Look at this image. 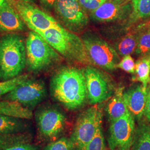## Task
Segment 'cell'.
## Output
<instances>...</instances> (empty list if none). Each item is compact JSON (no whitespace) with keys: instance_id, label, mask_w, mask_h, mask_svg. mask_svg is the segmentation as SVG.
Masks as SVG:
<instances>
[{"instance_id":"cell-1","label":"cell","mask_w":150,"mask_h":150,"mask_svg":"<svg viewBox=\"0 0 150 150\" xmlns=\"http://www.w3.org/2000/svg\"><path fill=\"white\" fill-rule=\"evenodd\" d=\"M50 88L54 99L70 110L82 107L87 98L84 72L74 67L57 70L51 79Z\"/></svg>"},{"instance_id":"cell-2","label":"cell","mask_w":150,"mask_h":150,"mask_svg":"<svg viewBox=\"0 0 150 150\" xmlns=\"http://www.w3.org/2000/svg\"><path fill=\"white\" fill-rule=\"evenodd\" d=\"M26 66V39L20 33L0 36V81L21 75Z\"/></svg>"},{"instance_id":"cell-3","label":"cell","mask_w":150,"mask_h":150,"mask_svg":"<svg viewBox=\"0 0 150 150\" xmlns=\"http://www.w3.org/2000/svg\"><path fill=\"white\" fill-rule=\"evenodd\" d=\"M65 59L82 64H91L82 38L61 23L37 32Z\"/></svg>"},{"instance_id":"cell-4","label":"cell","mask_w":150,"mask_h":150,"mask_svg":"<svg viewBox=\"0 0 150 150\" xmlns=\"http://www.w3.org/2000/svg\"><path fill=\"white\" fill-rule=\"evenodd\" d=\"M27 71L38 74L58 64L62 56L37 32L30 30L26 38Z\"/></svg>"},{"instance_id":"cell-5","label":"cell","mask_w":150,"mask_h":150,"mask_svg":"<svg viewBox=\"0 0 150 150\" xmlns=\"http://www.w3.org/2000/svg\"><path fill=\"white\" fill-rule=\"evenodd\" d=\"M102 123V111L97 106L89 107L80 114L70 138L73 150H86Z\"/></svg>"},{"instance_id":"cell-6","label":"cell","mask_w":150,"mask_h":150,"mask_svg":"<svg viewBox=\"0 0 150 150\" xmlns=\"http://www.w3.org/2000/svg\"><path fill=\"white\" fill-rule=\"evenodd\" d=\"M38 132L43 139L54 141L64 131L66 117L61 110L52 106L39 107L35 114Z\"/></svg>"},{"instance_id":"cell-7","label":"cell","mask_w":150,"mask_h":150,"mask_svg":"<svg viewBox=\"0 0 150 150\" xmlns=\"http://www.w3.org/2000/svg\"><path fill=\"white\" fill-rule=\"evenodd\" d=\"M82 40L92 64L106 70L117 68L121 59L115 48L111 45L93 34H86Z\"/></svg>"},{"instance_id":"cell-8","label":"cell","mask_w":150,"mask_h":150,"mask_svg":"<svg viewBox=\"0 0 150 150\" xmlns=\"http://www.w3.org/2000/svg\"><path fill=\"white\" fill-rule=\"evenodd\" d=\"M47 96L45 82L29 77L2 97L3 100L15 101L32 111Z\"/></svg>"},{"instance_id":"cell-9","label":"cell","mask_w":150,"mask_h":150,"mask_svg":"<svg viewBox=\"0 0 150 150\" xmlns=\"http://www.w3.org/2000/svg\"><path fill=\"white\" fill-rule=\"evenodd\" d=\"M54 10L59 23L72 32H80L88 24V17L79 0H57Z\"/></svg>"},{"instance_id":"cell-10","label":"cell","mask_w":150,"mask_h":150,"mask_svg":"<svg viewBox=\"0 0 150 150\" xmlns=\"http://www.w3.org/2000/svg\"><path fill=\"white\" fill-rule=\"evenodd\" d=\"M26 23L28 29L35 32L43 31L60 24L47 12L33 3L21 0H7Z\"/></svg>"},{"instance_id":"cell-11","label":"cell","mask_w":150,"mask_h":150,"mask_svg":"<svg viewBox=\"0 0 150 150\" xmlns=\"http://www.w3.org/2000/svg\"><path fill=\"white\" fill-rule=\"evenodd\" d=\"M131 113L110 122L108 143L111 150H131L135 133Z\"/></svg>"},{"instance_id":"cell-12","label":"cell","mask_w":150,"mask_h":150,"mask_svg":"<svg viewBox=\"0 0 150 150\" xmlns=\"http://www.w3.org/2000/svg\"><path fill=\"white\" fill-rule=\"evenodd\" d=\"M84 75L87 98L91 104L101 103L113 94L112 83L101 71L89 66L86 67Z\"/></svg>"},{"instance_id":"cell-13","label":"cell","mask_w":150,"mask_h":150,"mask_svg":"<svg viewBox=\"0 0 150 150\" xmlns=\"http://www.w3.org/2000/svg\"><path fill=\"white\" fill-rule=\"evenodd\" d=\"M131 4L120 3L115 0H107L96 10L92 11L91 17L95 21L108 22L121 20L130 16Z\"/></svg>"},{"instance_id":"cell-14","label":"cell","mask_w":150,"mask_h":150,"mask_svg":"<svg viewBox=\"0 0 150 150\" xmlns=\"http://www.w3.org/2000/svg\"><path fill=\"white\" fill-rule=\"evenodd\" d=\"M28 28L16 10L7 0H0V34L21 33Z\"/></svg>"},{"instance_id":"cell-15","label":"cell","mask_w":150,"mask_h":150,"mask_svg":"<svg viewBox=\"0 0 150 150\" xmlns=\"http://www.w3.org/2000/svg\"><path fill=\"white\" fill-rule=\"evenodd\" d=\"M148 96L147 87L139 85L123 92L129 111L134 118L140 120L144 115Z\"/></svg>"},{"instance_id":"cell-16","label":"cell","mask_w":150,"mask_h":150,"mask_svg":"<svg viewBox=\"0 0 150 150\" xmlns=\"http://www.w3.org/2000/svg\"><path fill=\"white\" fill-rule=\"evenodd\" d=\"M106 111L110 122L130 113L124 100L123 88H118L113 93L107 104Z\"/></svg>"},{"instance_id":"cell-17","label":"cell","mask_w":150,"mask_h":150,"mask_svg":"<svg viewBox=\"0 0 150 150\" xmlns=\"http://www.w3.org/2000/svg\"><path fill=\"white\" fill-rule=\"evenodd\" d=\"M25 118L0 115V134H16L25 132L28 129Z\"/></svg>"},{"instance_id":"cell-18","label":"cell","mask_w":150,"mask_h":150,"mask_svg":"<svg viewBox=\"0 0 150 150\" xmlns=\"http://www.w3.org/2000/svg\"><path fill=\"white\" fill-rule=\"evenodd\" d=\"M0 115L25 119H31L33 117L31 110L22 106L18 102L7 100L0 101Z\"/></svg>"},{"instance_id":"cell-19","label":"cell","mask_w":150,"mask_h":150,"mask_svg":"<svg viewBox=\"0 0 150 150\" xmlns=\"http://www.w3.org/2000/svg\"><path fill=\"white\" fill-rule=\"evenodd\" d=\"M131 150H150V125L143 123L136 129Z\"/></svg>"},{"instance_id":"cell-20","label":"cell","mask_w":150,"mask_h":150,"mask_svg":"<svg viewBox=\"0 0 150 150\" xmlns=\"http://www.w3.org/2000/svg\"><path fill=\"white\" fill-rule=\"evenodd\" d=\"M139 35L138 33H128L121 38L116 43L115 50L119 56L124 57L132 54L137 47Z\"/></svg>"},{"instance_id":"cell-21","label":"cell","mask_w":150,"mask_h":150,"mask_svg":"<svg viewBox=\"0 0 150 150\" xmlns=\"http://www.w3.org/2000/svg\"><path fill=\"white\" fill-rule=\"evenodd\" d=\"M133 80L147 87L150 82V56L141 57L136 62Z\"/></svg>"},{"instance_id":"cell-22","label":"cell","mask_w":150,"mask_h":150,"mask_svg":"<svg viewBox=\"0 0 150 150\" xmlns=\"http://www.w3.org/2000/svg\"><path fill=\"white\" fill-rule=\"evenodd\" d=\"M32 139V134L26 132L16 134H0V150L17 144L31 142Z\"/></svg>"},{"instance_id":"cell-23","label":"cell","mask_w":150,"mask_h":150,"mask_svg":"<svg viewBox=\"0 0 150 150\" xmlns=\"http://www.w3.org/2000/svg\"><path fill=\"white\" fill-rule=\"evenodd\" d=\"M131 20L137 21L145 19L150 16V0H132Z\"/></svg>"},{"instance_id":"cell-24","label":"cell","mask_w":150,"mask_h":150,"mask_svg":"<svg viewBox=\"0 0 150 150\" xmlns=\"http://www.w3.org/2000/svg\"><path fill=\"white\" fill-rule=\"evenodd\" d=\"M30 77L27 74L19 75L11 80L0 81V98L13 90L16 86L26 80Z\"/></svg>"},{"instance_id":"cell-25","label":"cell","mask_w":150,"mask_h":150,"mask_svg":"<svg viewBox=\"0 0 150 150\" xmlns=\"http://www.w3.org/2000/svg\"><path fill=\"white\" fill-rule=\"evenodd\" d=\"M135 51L136 53L141 56V57L150 56V30L149 29L139 35Z\"/></svg>"},{"instance_id":"cell-26","label":"cell","mask_w":150,"mask_h":150,"mask_svg":"<svg viewBox=\"0 0 150 150\" xmlns=\"http://www.w3.org/2000/svg\"><path fill=\"white\" fill-rule=\"evenodd\" d=\"M106 143L102 133V127L98 129L93 139L88 144L86 150H105Z\"/></svg>"},{"instance_id":"cell-27","label":"cell","mask_w":150,"mask_h":150,"mask_svg":"<svg viewBox=\"0 0 150 150\" xmlns=\"http://www.w3.org/2000/svg\"><path fill=\"white\" fill-rule=\"evenodd\" d=\"M43 150H73L70 139L61 137L47 145Z\"/></svg>"},{"instance_id":"cell-28","label":"cell","mask_w":150,"mask_h":150,"mask_svg":"<svg viewBox=\"0 0 150 150\" xmlns=\"http://www.w3.org/2000/svg\"><path fill=\"white\" fill-rule=\"evenodd\" d=\"M117 68H120L127 72L134 74L135 71L134 60L130 55L125 56L119 62L117 65Z\"/></svg>"},{"instance_id":"cell-29","label":"cell","mask_w":150,"mask_h":150,"mask_svg":"<svg viewBox=\"0 0 150 150\" xmlns=\"http://www.w3.org/2000/svg\"><path fill=\"white\" fill-rule=\"evenodd\" d=\"M107 0H79L81 5L86 11H92L96 10Z\"/></svg>"},{"instance_id":"cell-30","label":"cell","mask_w":150,"mask_h":150,"mask_svg":"<svg viewBox=\"0 0 150 150\" xmlns=\"http://www.w3.org/2000/svg\"><path fill=\"white\" fill-rule=\"evenodd\" d=\"M2 150H39V148L37 146L29 142L14 145Z\"/></svg>"},{"instance_id":"cell-31","label":"cell","mask_w":150,"mask_h":150,"mask_svg":"<svg viewBox=\"0 0 150 150\" xmlns=\"http://www.w3.org/2000/svg\"><path fill=\"white\" fill-rule=\"evenodd\" d=\"M41 5L46 10L54 9V5L57 0H38Z\"/></svg>"},{"instance_id":"cell-32","label":"cell","mask_w":150,"mask_h":150,"mask_svg":"<svg viewBox=\"0 0 150 150\" xmlns=\"http://www.w3.org/2000/svg\"><path fill=\"white\" fill-rule=\"evenodd\" d=\"M144 115H145L146 119L149 121H150V91L148 93V96H147Z\"/></svg>"},{"instance_id":"cell-33","label":"cell","mask_w":150,"mask_h":150,"mask_svg":"<svg viewBox=\"0 0 150 150\" xmlns=\"http://www.w3.org/2000/svg\"><path fill=\"white\" fill-rule=\"evenodd\" d=\"M115 1L120 3H128L129 2V1H132V0H115Z\"/></svg>"},{"instance_id":"cell-34","label":"cell","mask_w":150,"mask_h":150,"mask_svg":"<svg viewBox=\"0 0 150 150\" xmlns=\"http://www.w3.org/2000/svg\"><path fill=\"white\" fill-rule=\"evenodd\" d=\"M21 1H25V2H31V3H34V2H35L36 0H21Z\"/></svg>"},{"instance_id":"cell-35","label":"cell","mask_w":150,"mask_h":150,"mask_svg":"<svg viewBox=\"0 0 150 150\" xmlns=\"http://www.w3.org/2000/svg\"><path fill=\"white\" fill-rule=\"evenodd\" d=\"M149 30H150V28H149Z\"/></svg>"},{"instance_id":"cell-36","label":"cell","mask_w":150,"mask_h":150,"mask_svg":"<svg viewBox=\"0 0 150 150\" xmlns=\"http://www.w3.org/2000/svg\"></svg>"}]
</instances>
